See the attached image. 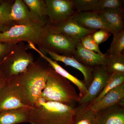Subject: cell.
<instances>
[{"instance_id": "obj_3", "label": "cell", "mask_w": 124, "mask_h": 124, "mask_svg": "<svg viewBox=\"0 0 124 124\" xmlns=\"http://www.w3.org/2000/svg\"><path fill=\"white\" fill-rule=\"evenodd\" d=\"M40 97L46 101L59 102L76 107L80 97L69 81L51 69Z\"/></svg>"}, {"instance_id": "obj_8", "label": "cell", "mask_w": 124, "mask_h": 124, "mask_svg": "<svg viewBox=\"0 0 124 124\" xmlns=\"http://www.w3.org/2000/svg\"><path fill=\"white\" fill-rule=\"evenodd\" d=\"M6 22H11L15 25L39 24L45 25L48 22V19H42L32 13L23 0H15Z\"/></svg>"}, {"instance_id": "obj_23", "label": "cell", "mask_w": 124, "mask_h": 124, "mask_svg": "<svg viewBox=\"0 0 124 124\" xmlns=\"http://www.w3.org/2000/svg\"><path fill=\"white\" fill-rule=\"evenodd\" d=\"M77 12L98 11L99 0H70Z\"/></svg>"}, {"instance_id": "obj_31", "label": "cell", "mask_w": 124, "mask_h": 124, "mask_svg": "<svg viewBox=\"0 0 124 124\" xmlns=\"http://www.w3.org/2000/svg\"><path fill=\"white\" fill-rule=\"evenodd\" d=\"M15 24L11 22H0V33L7 31L10 27Z\"/></svg>"}, {"instance_id": "obj_10", "label": "cell", "mask_w": 124, "mask_h": 124, "mask_svg": "<svg viewBox=\"0 0 124 124\" xmlns=\"http://www.w3.org/2000/svg\"><path fill=\"white\" fill-rule=\"evenodd\" d=\"M72 18L85 29L95 31L104 30L110 32L113 35L116 34L104 18L97 11L76 12Z\"/></svg>"}, {"instance_id": "obj_26", "label": "cell", "mask_w": 124, "mask_h": 124, "mask_svg": "<svg viewBox=\"0 0 124 124\" xmlns=\"http://www.w3.org/2000/svg\"><path fill=\"white\" fill-rule=\"evenodd\" d=\"M82 46L85 48L97 53L102 54L99 45L94 42L92 38V33L89 34L81 38L80 40Z\"/></svg>"}, {"instance_id": "obj_9", "label": "cell", "mask_w": 124, "mask_h": 124, "mask_svg": "<svg viewBox=\"0 0 124 124\" xmlns=\"http://www.w3.org/2000/svg\"><path fill=\"white\" fill-rule=\"evenodd\" d=\"M49 23L56 24L72 17L76 13L70 0H45Z\"/></svg>"}, {"instance_id": "obj_30", "label": "cell", "mask_w": 124, "mask_h": 124, "mask_svg": "<svg viewBox=\"0 0 124 124\" xmlns=\"http://www.w3.org/2000/svg\"><path fill=\"white\" fill-rule=\"evenodd\" d=\"M112 33L108 31L99 30L92 33V38L98 45L107 40Z\"/></svg>"}, {"instance_id": "obj_15", "label": "cell", "mask_w": 124, "mask_h": 124, "mask_svg": "<svg viewBox=\"0 0 124 124\" xmlns=\"http://www.w3.org/2000/svg\"><path fill=\"white\" fill-rule=\"evenodd\" d=\"M124 104V83L111 90L99 101L90 105L96 112L117 105Z\"/></svg>"}, {"instance_id": "obj_27", "label": "cell", "mask_w": 124, "mask_h": 124, "mask_svg": "<svg viewBox=\"0 0 124 124\" xmlns=\"http://www.w3.org/2000/svg\"><path fill=\"white\" fill-rule=\"evenodd\" d=\"M124 1L122 0H99L98 11L104 9L123 8Z\"/></svg>"}, {"instance_id": "obj_17", "label": "cell", "mask_w": 124, "mask_h": 124, "mask_svg": "<svg viewBox=\"0 0 124 124\" xmlns=\"http://www.w3.org/2000/svg\"><path fill=\"white\" fill-rule=\"evenodd\" d=\"M28 107L22 102L18 96L7 82L0 90V112Z\"/></svg>"}, {"instance_id": "obj_13", "label": "cell", "mask_w": 124, "mask_h": 124, "mask_svg": "<svg viewBox=\"0 0 124 124\" xmlns=\"http://www.w3.org/2000/svg\"><path fill=\"white\" fill-rule=\"evenodd\" d=\"M76 59L85 66L93 68L99 65L106 66L107 63L106 54H100L85 48L80 41H78L75 52L73 55Z\"/></svg>"}, {"instance_id": "obj_2", "label": "cell", "mask_w": 124, "mask_h": 124, "mask_svg": "<svg viewBox=\"0 0 124 124\" xmlns=\"http://www.w3.org/2000/svg\"><path fill=\"white\" fill-rule=\"evenodd\" d=\"M76 107L59 102L46 101L40 97L30 108L28 122L31 124H71Z\"/></svg>"}, {"instance_id": "obj_24", "label": "cell", "mask_w": 124, "mask_h": 124, "mask_svg": "<svg viewBox=\"0 0 124 124\" xmlns=\"http://www.w3.org/2000/svg\"><path fill=\"white\" fill-rule=\"evenodd\" d=\"M124 83V73H112L108 78L104 88L101 93L92 104L97 102L105 94L111 90ZM91 104V105H92Z\"/></svg>"}, {"instance_id": "obj_21", "label": "cell", "mask_w": 124, "mask_h": 124, "mask_svg": "<svg viewBox=\"0 0 124 124\" xmlns=\"http://www.w3.org/2000/svg\"><path fill=\"white\" fill-rule=\"evenodd\" d=\"M106 55V67L108 71L113 73H124V55L121 54L116 55Z\"/></svg>"}, {"instance_id": "obj_20", "label": "cell", "mask_w": 124, "mask_h": 124, "mask_svg": "<svg viewBox=\"0 0 124 124\" xmlns=\"http://www.w3.org/2000/svg\"><path fill=\"white\" fill-rule=\"evenodd\" d=\"M30 108L0 112V124H17L28 122Z\"/></svg>"}, {"instance_id": "obj_4", "label": "cell", "mask_w": 124, "mask_h": 124, "mask_svg": "<svg viewBox=\"0 0 124 124\" xmlns=\"http://www.w3.org/2000/svg\"><path fill=\"white\" fill-rule=\"evenodd\" d=\"M45 25L15 24L7 31L0 33V42L16 44L26 41L39 46L44 33Z\"/></svg>"}, {"instance_id": "obj_6", "label": "cell", "mask_w": 124, "mask_h": 124, "mask_svg": "<svg viewBox=\"0 0 124 124\" xmlns=\"http://www.w3.org/2000/svg\"><path fill=\"white\" fill-rule=\"evenodd\" d=\"M45 31L39 46V50L45 54L46 51L66 56H73L78 41L62 33L49 31L45 27Z\"/></svg>"}, {"instance_id": "obj_32", "label": "cell", "mask_w": 124, "mask_h": 124, "mask_svg": "<svg viewBox=\"0 0 124 124\" xmlns=\"http://www.w3.org/2000/svg\"><path fill=\"white\" fill-rule=\"evenodd\" d=\"M8 79L0 69V90L7 82Z\"/></svg>"}, {"instance_id": "obj_22", "label": "cell", "mask_w": 124, "mask_h": 124, "mask_svg": "<svg viewBox=\"0 0 124 124\" xmlns=\"http://www.w3.org/2000/svg\"><path fill=\"white\" fill-rule=\"evenodd\" d=\"M28 8L34 15L42 19H47L45 0H23Z\"/></svg>"}, {"instance_id": "obj_18", "label": "cell", "mask_w": 124, "mask_h": 124, "mask_svg": "<svg viewBox=\"0 0 124 124\" xmlns=\"http://www.w3.org/2000/svg\"><path fill=\"white\" fill-rule=\"evenodd\" d=\"M71 124H98L97 112L90 105L79 104L74 110Z\"/></svg>"}, {"instance_id": "obj_16", "label": "cell", "mask_w": 124, "mask_h": 124, "mask_svg": "<svg viewBox=\"0 0 124 124\" xmlns=\"http://www.w3.org/2000/svg\"><path fill=\"white\" fill-rule=\"evenodd\" d=\"M96 112L98 124H124V104H117Z\"/></svg>"}, {"instance_id": "obj_14", "label": "cell", "mask_w": 124, "mask_h": 124, "mask_svg": "<svg viewBox=\"0 0 124 124\" xmlns=\"http://www.w3.org/2000/svg\"><path fill=\"white\" fill-rule=\"evenodd\" d=\"M46 53L48 54L54 61L62 62L67 66H70L80 71L84 75L83 81L88 89L93 81V68L85 66L77 61L73 56L60 55L48 51L45 52L44 54Z\"/></svg>"}, {"instance_id": "obj_1", "label": "cell", "mask_w": 124, "mask_h": 124, "mask_svg": "<svg viewBox=\"0 0 124 124\" xmlns=\"http://www.w3.org/2000/svg\"><path fill=\"white\" fill-rule=\"evenodd\" d=\"M51 69L46 61L39 58L23 72L10 78L8 84L22 102L32 108L40 97Z\"/></svg>"}, {"instance_id": "obj_11", "label": "cell", "mask_w": 124, "mask_h": 124, "mask_svg": "<svg viewBox=\"0 0 124 124\" xmlns=\"http://www.w3.org/2000/svg\"><path fill=\"white\" fill-rule=\"evenodd\" d=\"M45 27L49 31L64 34L79 41L85 36L96 31L83 27L75 22L72 17L56 24L48 22Z\"/></svg>"}, {"instance_id": "obj_33", "label": "cell", "mask_w": 124, "mask_h": 124, "mask_svg": "<svg viewBox=\"0 0 124 124\" xmlns=\"http://www.w3.org/2000/svg\"><path fill=\"white\" fill-rule=\"evenodd\" d=\"M3 0H0V4L3 1Z\"/></svg>"}, {"instance_id": "obj_12", "label": "cell", "mask_w": 124, "mask_h": 124, "mask_svg": "<svg viewBox=\"0 0 124 124\" xmlns=\"http://www.w3.org/2000/svg\"><path fill=\"white\" fill-rule=\"evenodd\" d=\"M27 46L28 48L32 49L36 51L39 55L40 57L46 61L50 64L51 68L57 73L76 85L79 90V95L80 98L85 95L87 93V88L83 81L71 75L70 73H69L67 71L61 67L57 62L47 57L45 54L43 53L36 47L35 45L31 42H28Z\"/></svg>"}, {"instance_id": "obj_5", "label": "cell", "mask_w": 124, "mask_h": 124, "mask_svg": "<svg viewBox=\"0 0 124 124\" xmlns=\"http://www.w3.org/2000/svg\"><path fill=\"white\" fill-rule=\"evenodd\" d=\"M27 45L18 42L13 51L0 65V69L7 79L24 71L34 61L33 55L28 53Z\"/></svg>"}, {"instance_id": "obj_7", "label": "cell", "mask_w": 124, "mask_h": 124, "mask_svg": "<svg viewBox=\"0 0 124 124\" xmlns=\"http://www.w3.org/2000/svg\"><path fill=\"white\" fill-rule=\"evenodd\" d=\"M93 81L85 95L80 98L79 104L91 105L101 93L111 74L106 66L102 65L93 68Z\"/></svg>"}, {"instance_id": "obj_25", "label": "cell", "mask_w": 124, "mask_h": 124, "mask_svg": "<svg viewBox=\"0 0 124 124\" xmlns=\"http://www.w3.org/2000/svg\"><path fill=\"white\" fill-rule=\"evenodd\" d=\"M124 49V31L113 35L110 48L106 54L108 55H118L122 54Z\"/></svg>"}, {"instance_id": "obj_28", "label": "cell", "mask_w": 124, "mask_h": 124, "mask_svg": "<svg viewBox=\"0 0 124 124\" xmlns=\"http://www.w3.org/2000/svg\"><path fill=\"white\" fill-rule=\"evenodd\" d=\"M14 1V0H4L0 4V22H6Z\"/></svg>"}, {"instance_id": "obj_19", "label": "cell", "mask_w": 124, "mask_h": 124, "mask_svg": "<svg viewBox=\"0 0 124 124\" xmlns=\"http://www.w3.org/2000/svg\"><path fill=\"white\" fill-rule=\"evenodd\" d=\"M97 12L104 18L116 34L124 31V8L104 9Z\"/></svg>"}, {"instance_id": "obj_29", "label": "cell", "mask_w": 124, "mask_h": 124, "mask_svg": "<svg viewBox=\"0 0 124 124\" xmlns=\"http://www.w3.org/2000/svg\"><path fill=\"white\" fill-rule=\"evenodd\" d=\"M16 44L0 42V65L13 51Z\"/></svg>"}]
</instances>
